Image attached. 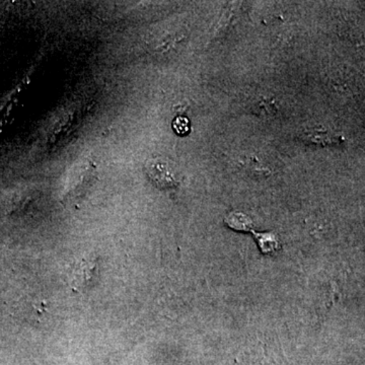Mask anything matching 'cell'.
<instances>
[{
	"label": "cell",
	"instance_id": "obj_1",
	"mask_svg": "<svg viewBox=\"0 0 365 365\" xmlns=\"http://www.w3.org/2000/svg\"><path fill=\"white\" fill-rule=\"evenodd\" d=\"M146 174L158 188L172 189L178 185L176 175L174 170L163 160H151L146 165Z\"/></svg>",
	"mask_w": 365,
	"mask_h": 365
},
{
	"label": "cell",
	"instance_id": "obj_2",
	"mask_svg": "<svg viewBox=\"0 0 365 365\" xmlns=\"http://www.w3.org/2000/svg\"><path fill=\"white\" fill-rule=\"evenodd\" d=\"M96 269L97 264L93 259L83 258L76 261L69 273L72 287L76 289H81L90 285L95 276Z\"/></svg>",
	"mask_w": 365,
	"mask_h": 365
},
{
	"label": "cell",
	"instance_id": "obj_3",
	"mask_svg": "<svg viewBox=\"0 0 365 365\" xmlns=\"http://www.w3.org/2000/svg\"><path fill=\"white\" fill-rule=\"evenodd\" d=\"M252 232L256 237L262 253L274 254L280 249L279 240H278L277 235L273 234V232L260 234V232H256L254 230H252Z\"/></svg>",
	"mask_w": 365,
	"mask_h": 365
},
{
	"label": "cell",
	"instance_id": "obj_4",
	"mask_svg": "<svg viewBox=\"0 0 365 365\" xmlns=\"http://www.w3.org/2000/svg\"><path fill=\"white\" fill-rule=\"evenodd\" d=\"M225 223L235 230L239 232H252L253 230V222L248 215L245 213L239 212V211H234L230 212L225 217Z\"/></svg>",
	"mask_w": 365,
	"mask_h": 365
},
{
	"label": "cell",
	"instance_id": "obj_5",
	"mask_svg": "<svg viewBox=\"0 0 365 365\" xmlns=\"http://www.w3.org/2000/svg\"><path fill=\"white\" fill-rule=\"evenodd\" d=\"M173 127L179 135H186L190 130L189 121L184 117H178L173 123Z\"/></svg>",
	"mask_w": 365,
	"mask_h": 365
}]
</instances>
